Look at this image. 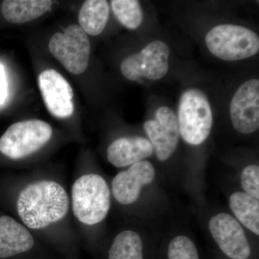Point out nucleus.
I'll return each instance as SVG.
<instances>
[{
    "mask_svg": "<svg viewBox=\"0 0 259 259\" xmlns=\"http://www.w3.org/2000/svg\"><path fill=\"white\" fill-rule=\"evenodd\" d=\"M232 212L250 231L259 235V201L245 192H237L230 197Z\"/></svg>",
    "mask_w": 259,
    "mask_h": 259,
    "instance_id": "17",
    "label": "nucleus"
},
{
    "mask_svg": "<svg viewBox=\"0 0 259 259\" xmlns=\"http://www.w3.org/2000/svg\"><path fill=\"white\" fill-rule=\"evenodd\" d=\"M72 207L80 222L93 226L106 218L110 208V190L100 175L79 177L72 187Z\"/></svg>",
    "mask_w": 259,
    "mask_h": 259,
    "instance_id": "2",
    "label": "nucleus"
},
{
    "mask_svg": "<svg viewBox=\"0 0 259 259\" xmlns=\"http://www.w3.org/2000/svg\"><path fill=\"white\" fill-rule=\"evenodd\" d=\"M51 126L40 120H28L13 124L0 138V151L12 159H20L36 152L49 142Z\"/></svg>",
    "mask_w": 259,
    "mask_h": 259,
    "instance_id": "5",
    "label": "nucleus"
},
{
    "mask_svg": "<svg viewBox=\"0 0 259 259\" xmlns=\"http://www.w3.org/2000/svg\"><path fill=\"white\" fill-rule=\"evenodd\" d=\"M241 185L245 193L259 199V166L249 165L241 174Z\"/></svg>",
    "mask_w": 259,
    "mask_h": 259,
    "instance_id": "21",
    "label": "nucleus"
},
{
    "mask_svg": "<svg viewBox=\"0 0 259 259\" xmlns=\"http://www.w3.org/2000/svg\"><path fill=\"white\" fill-rule=\"evenodd\" d=\"M109 13L108 3L105 0L85 1L79 12V26L89 35H100L106 26Z\"/></svg>",
    "mask_w": 259,
    "mask_h": 259,
    "instance_id": "16",
    "label": "nucleus"
},
{
    "mask_svg": "<svg viewBox=\"0 0 259 259\" xmlns=\"http://www.w3.org/2000/svg\"><path fill=\"white\" fill-rule=\"evenodd\" d=\"M205 42L212 55L224 61L248 59L259 51L258 35L241 25H217L207 32Z\"/></svg>",
    "mask_w": 259,
    "mask_h": 259,
    "instance_id": "4",
    "label": "nucleus"
},
{
    "mask_svg": "<svg viewBox=\"0 0 259 259\" xmlns=\"http://www.w3.org/2000/svg\"><path fill=\"white\" fill-rule=\"evenodd\" d=\"M38 84L48 110L59 118H67L74 112L73 90L64 76L54 69L42 71Z\"/></svg>",
    "mask_w": 259,
    "mask_h": 259,
    "instance_id": "11",
    "label": "nucleus"
},
{
    "mask_svg": "<svg viewBox=\"0 0 259 259\" xmlns=\"http://www.w3.org/2000/svg\"><path fill=\"white\" fill-rule=\"evenodd\" d=\"M111 6L116 18L125 28L134 30L142 23L144 15L137 0H112Z\"/></svg>",
    "mask_w": 259,
    "mask_h": 259,
    "instance_id": "19",
    "label": "nucleus"
},
{
    "mask_svg": "<svg viewBox=\"0 0 259 259\" xmlns=\"http://www.w3.org/2000/svg\"><path fill=\"white\" fill-rule=\"evenodd\" d=\"M49 49L71 74H82L88 68L91 46L88 35L79 25H69L64 32L54 34Z\"/></svg>",
    "mask_w": 259,
    "mask_h": 259,
    "instance_id": "6",
    "label": "nucleus"
},
{
    "mask_svg": "<svg viewBox=\"0 0 259 259\" xmlns=\"http://www.w3.org/2000/svg\"><path fill=\"white\" fill-rule=\"evenodd\" d=\"M230 115L233 127L243 134L259 127V80H248L238 88L232 99Z\"/></svg>",
    "mask_w": 259,
    "mask_h": 259,
    "instance_id": "10",
    "label": "nucleus"
},
{
    "mask_svg": "<svg viewBox=\"0 0 259 259\" xmlns=\"http://www.w3.org/2000/svg\"><path fill=\"white\" fill-rule=\"evenodd\" d=\"M108 259H144L141 237L132 231L119 233L109 250Z\"/></svg>",
    "mask_w": 259,
    "mask_h": 259,
    "instance_id": "18",
    "label": "nucleus"
},
{
    "mask_svg": "<svg viewBox=\"0 0 259 259\" xmlns=\"http://www.w3.org/2000/svg\"><path fill=\"white\" fill-rule=\"evenodd\" d=\"M168 259H199L198 250L188 237L179 236L168 245Z\"/></svg>",
    "mask_w": 259,
    "mask_h": 259,
    "instance_id": "20",
    "label": "nucleus"
},
{
    "mask_svg": "<svg viewBox=\"0 0 259 259\" xmlns=\"http://www.w3.org/2000/svg\"><path fill=\"white\" fill-rule=\"evenodd\" d=\"M209 229L223 253L231 259H248L251 248L244 230L239 222L227 213L211 218Z\"/></svg>",
    "mask_w": 259,
    "mask_h": 259,
    "instance_id": "8",
    "label": "nucleus"
},
{
    "mask_svg": "<svg viewBox=\"0 0 259 259\" xmlns=\"http://www.w3.org/2000/svg\"><path fill=\"white\" fill-rule=\"evenodd\" d=\"M154 178L155 168L151 162H138L116 175L112 180V194L120 204L134 203L139 199L143 187L152 183Z\"/></svg>",
    "mask_w": 259,
    "mask_h": 259,
    "instance_id": "12",
    "label": "nucleus"
},
{
    "mask_svg": "<svg viewBox=\"0 0 259 259\" xmlns=\"http://www.w3.org/2000/svg\"><path fill=\"white\" fill-rule=\"evenodd\" d=\"M212 112L207 96L197 89L187 90L182 95L178 110L179 130L186 143L203 144L212 125Z\"/></svg>",
    "mask_w": 259,
    "mask_h": 259,
    "instance_id": "3",
    "label": "nucleus"
},
{
    "mask_svg": "<svg viewBox=\"0 0 259 259\" xmlns=\"http://www.w3.org/2000/svg\"><path fill=\"white\" fill-rule=\"evenodd\" d=\"M170 49L161 40L150 42L141 52L126 58L121 64L122 75L130 81L144 77L161 79L168 71Z\"/></svg>",
    "mask_w": 259,
    "mask_h": 259,
    "instance_id": "7",
    "label": "nucleus"
},
{
    "mask_svg": "<svg viewBox=\"0 0 259 259\" xmlns=\"http://www.w3.org/2000/svg\"><path fill=\"white\" fill-rule=\"evenodd\" d=\"M34 245L30 232L9 216L0 217V258L28 251Z\"/></svg>",
    "mask_w": 259,
    "mask_h": 259,
    "instance_id": "14",
    "label": "nucleus"
},
{
    "mask_svg": "<svg viewBox=\"0 0 259 259\" xmlns=\"http://www.w3.org/2000/svg\"><path fill=\"white\" fill-rule=\"evenodd\" d=\"M69 198L64 187L41 181L25 187L19 195L17 209L27 227L38 230L61 221L67 214Z\"/></svg>",
    "mask_w": 259,
    "mask_h": 259,
    "instance_id": "1",
    "label": "nucleus"
},
{
    "mask_svg": "<svg viewBox=\"0 0 259 259\" xmlns=\"http://www.w3.org/2000/svg\"><path fill=\"white\" fill-rule=\"evenodd\" d=\"M8 96V83H7L6 74L3 65L0 64V104H3L6 100Z\"/></svg>",
    "mask_w": 259,
    "mask_h": 259,
    "instance_id": "22",
    "label": "nucleus"
},
{
    "mask_svg": "<svg viewBox=\"0 0 259 259\" xmlns=\"http://www.w3.org/2000/svg\"><path fill=\"white\" fill-rule=\"evenodd\" d=\"M154 153L149 140L143 137H122L115 140L107 148L108 161L116 167L135 164Z\"/></svg>",
    "mask_w": 259,
    "mask_h": 259,
    "instance_id": "13",
    "label": "nucleus"
},
{
    "mask_svg": "<svg viewBox=\"0 0 259 259\" xmlns=\"http://www.w3.org/2000/svg\"><path fill=\"white\" fill-rule=\"evenodd\" d=\"M144 127L158 159L164 161L171 157L180 136L175 112L168 107H159L155 118L146 121Z\"/></svg>",
    "mask_w": 259,
    "mask_h": 259,
    "instance_id": "9",
    "label": "nucleus"
},
{
    "mask_svg": "<svg viewBox=\"0 0 259 259\" xmlns=\"http://www.w3.org/2000/svg\"><path fill=\"white\" fill-rule=\"evenodd\" d=\"M52 5L50 0H5L2 5V13L10 23H25L40 18Z\"/></svg>",
    "mask_w": 259,
    "mask_h": 259,
    "instance_id": "15",
    "label": "nucleus"
}]
</instances>
